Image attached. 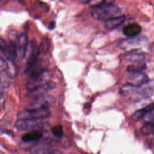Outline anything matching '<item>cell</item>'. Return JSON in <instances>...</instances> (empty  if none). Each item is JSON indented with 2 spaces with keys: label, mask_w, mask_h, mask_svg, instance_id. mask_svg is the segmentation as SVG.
Returning <instances> with one entry per match:
<instances>
[{
  "label": "cell",
  "mask_w": 154,
  "mask_h": 154,
  "mask_svg": "<svg viewBox=\"0 0 154 154\" xmlns=\"http://www.w3.org/2000/svg\"><path fill=\"white\" fill-rule=\"evenodd\" d=\"M91 16L97 20H107L120 16V8L116 5L103 2L100 4L92 6L90 10Z\"/></svg>",
  "instance_id": "6da1fadb"
},
{
  "label": "cell",
  "mask_w": 154,
  "mask_h": 154,
  "mask_svg": "<svg viewBox=\"0 0 154 154\" xmlns=\"http://www.w3.org/2000/svg\"><path fill=\"white\" fill-rule=\"evenodd\" d=\"M52 76V73L46 69L38 74L30 77L26 83L27 90L29 92L34 91L38 87L44 85L50 81Z\"/></svg>",
  "instance_id": "7a4b0ae2"
},
{
  "label": "cell",
  "mask_w": 154,
  "mask_h": 154,
  "mask_svg": "<svg viewBox=\"0 0 154 154\" xmlns=\"http://www.w3.org/2000/svg\"><path fill=\"white\" fill-rule=\"evenodd\" d=\"M147 38L144 35H136L120 41L118 47L124 51L131 50L147 44Z\"/></svg>",
  "instance_id": "3957f363"
},
{
  "label": "cell",
  "mask_w": 154,
  "mask_h": 154,
  "mask_svg": "<svg viewBox=\"0 0 154 154\" xmlns=\"http://www.w3.org/2000/svg\"><path fill=\"white\" fill-rule=\"evenodd\" d=\"M51 115L49 108L26 109L17 114L18 119L41 120L48 118Z\"/></svg>",
  "instance_id": "277c9868"
},
{
  "label": "cell",
  "mask_w": 154,
  "mask_h": 154,
  "mask_svg": "<svg viewBox=\"0 0 154 154\" xmlns=\"http://www.w3.org/2000/svg\"><path fill=\"white\" fill-rule=\"evenodd\" d=\"M14 126L19 131H40L43 129L45 124L40 120L18 119Z\"/></svg>",
  "instance_id": "5b68a950"
},
{
  "label": "cell",
  "mask_w": 154,
  "mask_h": 154,
  "mask_svg": "<svg viewBox=\"0 0 154 154\" xmlns=\"http://www.w3.org/2000/svg\"><path fill=\"white\" fill-rule=\"evenodd\" d=\"M54 101V98L52 96L43 95L35 98L34 101L28 105L26 109L48 108L49 106L53 103Z\"/></svg>",
  "instance_id": "8992f818"
},
{
  "label": "cell",
  "mask_w": 154,
  "mask_h": 154,
  "mask_svg": "<svg viewBox=\"0 0 154 154\" xmlns=\"http://www.w3.org/2000/svg\"><path fill=\"white\" fill-rule=\"evenodd\" d=\"M148 81H149V76L143 72L132 73L126 79L127 83L137 87H139Z\"/></svg>",
  "instance_id": "52a82bcc"
},
{
  "label": "cell",
  "mask_w": 154,
  "mask_h": 154,
  "mask_svg": "<svg viewBox=\"0 0 154 154\" xmlns=\"http://www.w3.org/2000/svg\"><path fill=\"white\" fill-rule=\"evenodd\" d=\"M55 87H56V83L50 80L44 85L38 87L34 91L29 93H31V95L32 96V97L35 99L40 96L45 95L46 93H47L49 91L54 89Z\"/></svg>",
  "instance_id": "ba28073f"
},
{
  "label": "cell",
  "mask_w": 154,
  "mask_h": 154,
  "mask_svg": "<svg viewBox=\"0 0 154 154\" xmlns=\"http://www.w3.org/2000/svg\"><path fill=\"white\" fill-rule=\"evenodd\" d=\"M28 37L25 33L21 34L17 40V55L21 59L25 58L28 47Z\"/></svg>",
  "instance_id": "9c48e42d"
},
{
  "label": "cell",
  "mask_w": 154,
  "mask_h": 154,
  "mask_svg": "<svg viewBox=\"0 0 154 154\" xmlns=\"http://www.w3.org/2000/svg\"><path fill=\"white\" fill-rule=\"evenodd\" d=\"M125 20V16L120 15L105 20L104 22V27L108 30H112L120 26Z\"/></svg>",
  "instance_id": "30bf717a"
},
{
  "label": "cell",
  "mask_w": 154,
  "mask_h": 154,
  "mask_svg": "<svg viewBox=\"0 0 154 154\" xmlns=\"http://www.w3.org/2000/svg\"><path fill=\"white\" fill-rule=\"evenodd\" d=\"M142 28L138 23H131L125 26L122 29L123 34L127 37H131L138 35L141 32Z\"/></svg>",
  "instance_id": "8fae6325"
},
{
  "label": "cell",
  "mask_w": 154,
  "mask_h": 154,
  "mask_svg": "<svg viewBox=\"0 0 154 154\" xmlns=\"http://www.w3.org/2000/svg\"><path fill=\"white\" fill-rule=\"evenodd\" d=\"M125 60L127 61L132 63L142 62L145 59V55L143 53L131 52L125 54Z\"/></svg>",
  "instance_id": "7c38bea8"
},
{
  "label": "cell",
  "mask_w": 154,
  "mask_h": 154,
  "mask_svg": "<svg viewBox=\"0 0 154 154\" xmlns=\"http://www.w3.org/2000/svg\"><path fill=\"white\" fill-rule=\"evenodd\" d=\"M42 136L43 134L39 131H32L23 135L22 137V140L25 143L34 141L40 139Z\"/></svg>",
  "instance_id": "4fadbf2b"
},
{
  "label": "cell",
  "mask_w": 154,
  "mask_h": 154,
  "mask_svg": "<svg viewBox=\"0 0 154 154\" xmlns=\"http://www.w3.org/2000/svg\"><path fill=\"white\" fill-rule=\"evenodd\" d=\"M7 68L5 72L11 79L14 78L17 74V67L14 61L11 59H7Z\"/></svg>",
  "instance_id": "5bb4252c"
},
{
  "label": "cell",
  "mask_w": 154,
  "mask_h": 154,
  "mask_svg": "<svg viewBox=\"0 0 154 154\" xmlns=\"http://www.w3.org/2000/svg\"><path fill=\"white\" fill-rule=\"evenodd\" d=\"M147 68L146 64L143 62L134 63V64L128 66L126 68V71L130 73L141 72Z\"/></svg>",
  "instance_id": "9a60e30c"
},
{
  "label": "cell",
  "mask_w": 154,
  "mask_h": 154,
  "mask_svg": "<svg viewBox=\"0 0 154 154\" xmlns=\"http://www.w3.org/2000/svg\"><path fill=\"white\" fill-rule=\"evenodd\" d=\"M138 87L127 83L120 88V93L123 96H127L137 91Z\"/></svg>",
  "instance_id": "2e32d148"
},
{
  "label": "cell",
  "mask_w": 154,
  "mask_h": 154,
  "mask_svg": "<svg viewBox=\"0 0 154 154\" xmlns=\"http://www.w3.org/2000/svg\"><path fill=\"white\" fill-rule=\"evenodd\" d=\"M11 79L6 72H1V88L4 89L7 88L10 85Z\"/></svg>",
  "instance_id": "e0dca14e"
},
{
  "label": "cell",
  "mask_w": 154,
  "mask_h": 154,
  "mask_svg": "<svg viewBox=\"0 0 154 154\" xmlns=\"http://www.w3.org/2000/svg\"><path fill=\"white\" fill-rule=\"evenodd\" d=\"M154 128V123L146 122L141 128V131L144 135H148L151 133H153Z\"/></svg>",
  "instance_id": "ac0fdd59"
},
{
  "label": "cell",
  "mask_w": 154,
  "mask_h": 154,
  "mask_svg": "<svg viewBox=\"0 0 154 154\" xmlns=\"http://www.w3.org/2000/svg\"><path fill=\"white\" fill-rule=\"evenodd\" d=\"M49 149L45 146H38L32 149L31 154H46Z\"/></svg>",
  "instance_id": "d6986e66"
},
{
  "label": "cell",
  "mask_w": 154,
  "mask_h": 154,
  "mask_svg": "<svg viewBox=\"0 0 154 154\" xmlns=\"http://www.w3.org/2000/svg\"><path fill=\"white\" fill-rule=\"evenodd\" d=\"M52 132L57 137H61L63 135V126L60 125H55L52 128Z\"/></svg>",
  "instance_id": "ffe728a7"
},
{
  "label": "cell",
  "mask_w": 154,
  "mask_h": 154,
  "mask_svg": "<svg viewBox=\"0 0 154 154\" xmlns=\"http://www.w3.org/2000/svg\"><path fill=\"white\" fill-rule=\"evenodd\" d=\"M146 123L153 122L154 123V109L147 112L142 119Z\"/></svg>",
  "instance_id": "44dd1931"
},
{
  "label": "cell",
  "mask_w": 154,
  "mask_h": 154,
  "mask_svg": "<svg viewBox=\"0 0 154 154\" xmlns=\"http://www.w3.org/2000/svg\"><path fill=\"white\" fill-rule=\"evenodd\" d=\"M0 48L1 52L5 55H8V44L2 38L0 40Z\"/></svg>",
  "instance_id": "7402d4cb"
},
{
  "label": "cell",
  "mask_w": 154,
  "mask_h": 154,
  "mask_svg": "<svg viewBox=\"0 0 154 154\" xmlns=\"http://www.w3.org/2000/svg\"><path fill=\"white\" fill-rule=\"evenodd\" d=\"M49 43L48 42L47 40H45L43 41V42L41 44V46L40 48H38L40 51H42V52H46L48 51V49H49Z\"/></svg>",
  "instance_id": "603a6c76"
},
{
  "label": "cell",
  "mask_w": 154,
  "mask_h": 154,
  "mask_svg": "<svg viewBox=\"0 0 154 154\" xmlns=\"http://www.w3.org/2000/svg\"><path fill=\"white\" fill-rule=\"evenodd\" d=\"M46 154H62V153L58 150H49Z\"/></svg>",
  "instance_id": "cb8c5ba5"
},
{
  "label": "cell",
  "mask_w": 154,
  "mask_h": 154,
  "mask_svg": "<svg viewBox=\"0 0 154 154\" xmlns=\"http://www.w3.org/2000/svg\"><path fill=\"white\" fill-rule=\"evenodd\" d=\"M55 22H54V21H52V22H51L49 23V25H48V28L49 29H54L55 28Z\"/></svg>",
  "instance_id": "d4e9b609"
},
{
  "label": "cell",
  "mask_w": 154,
  "mask_h": 154,
  "mask_svg": "<svg viewBox=\"0 0 154 154\" xmlns=\"http://www.w3.org/2000/svg\"><path fill=\"white\" fill-rule=\"evenodd\" d=\"M82 3H84V4H86V3H90V2L92 1V0H79Z\"/></svg>",
  "instance_id": "484cf974"
},
{
  "label": "cell",
  "mask_w": 154,
  "mask_h": 154,
  "mask_svg": "<svg viewBox=\"0 0 154 154\" xmlns=\"http://www.w3.org/2000/svg\"><path fill=\"white\" fill-rule=\"evenodd\" d=\"M153 134H154V128H153Z\"/></svg>",
  "instance_id": "4316f807"
}]
</instances>
